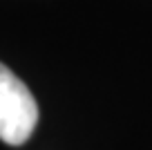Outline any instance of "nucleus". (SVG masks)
Here are the masks:
<instances>
[{"mask_svg":"<svg viewBox=\"0 0 152 150\" xmlns=\"http://www.w3.org/2000/svg\"><path fill=\"white\" fill-rule=\"evenodd\" d=\"M38 126V105L29 88L0 63V139L20 146Z\"/></svg>","mask_w":152,"mask_h":150,"instance_id":"obj_1","label":"nucleus"}]
</instances>
